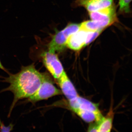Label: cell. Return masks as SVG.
Listing matches in <instances>:
<instances>
[{"label":"cell","mask_w":132,"mask_h":132,"mask_svg":"<svg viewBox=\"0 0 132 132\" xmlns=\"http://www.w3.org/2000/svg\"><path fill=\"white\" fill-rule=\"evenodd\" d=\"M8 74V77H2V81L9 83V86L0 93L9 91L13 94V100L8 114L9 117L20 100L28 98L38 90L42 82L43 73L36 69L35 65L32 64L22 66L17 73L13 74L9 73Z\"/></svg>","instance_id":"6da1fadb"},{"label":"cell","mask_w":132,"mask_h":132,"mask_svg":"<svg viewBox=\"0 0 132 132\" xmlns=\"http://www.w3.org/2000/svg\"><path fill=\"white\" fill-rule=\"evenodd\" d=\"M42 73L43 80L40 86L28 98V101L33 104L62 94L61 91L55 86L49 75L46 72Z\"/></svg>","instance_id":"7a4b0ae2"},{"label":"cell","mask_w":132,"mask_h":132,"mask_svg":"<svg viewBox=\"0 0 132 132\" xmlns=\"http://www.w3.org/2000/svg\"><path fill=\"white\" fill-rule=\"evenodd\" d=\"M80 24H69L61 31L56 32L48 45V51L53 53L61 52L67 46L68 38L80 29Z\"/></svg>","instance_id":"3957f363"},{"label":"cell","mask_w":132,"mask_h":132,"mask_svg":"<svg viewBox=\"0 0 132 132\" xmlns=\"http://www.w3.org/2000/svg\"><path fill=\"white\" fill-rule=\"evenodd\" d=\"M41 57L43 64L49 73L56 80L59 79L65 71L56 53L48 50L43 52Z\"/></svg>","instance_id":"277c9868"},{"label":"cell","mask_w":132,"mask_h":132,"mask_svg":"<svg viewBox=\"0 0 132 132\" xmlns=\"http://www.w3.org/2000/svg\"><path fill=\"white\" fill-rule=\"evenodd\" d=\"M57 81L62 93L64 95L68 101L79 96L77 90L65 71Z\"/></svg>","instance_id":"5b68a950"},{"label":"cell","mask_w":132,"mask_h":132,"mask_svg":"<svg viewBox=\"0 0 132 132\" xmlns=\"http://www.w3.org/2000/svg\"><path fill=\"white\" fill-rule=\"evenodd\" d=\"M71 109H79L92 111L96 113H101L97 104L93 103L87 99L78 96L69 101Z\"/></svg>","instance_id":"8992f818"},{"label":"cell","mask_w":132,"mask_h":132,"mask_svg":"<svg viewBox=\"0 0 132 132\" xmlns=\"http://www.w3.org/2000/svg\"><path fill=\"white\" fill-rule=\"evenodd\" d=\"M117 20L116 17L102 21H88L80 24V29L87 31H102L104 28L112 25Z\"/></svg>","instance_id":"52a82bcc"},{"label":"cell","mask_w":132,"mask_h":132,"mask_svg":"<svg viewBox=\"0 0 132 132\" xmlns=\"http://www.w3.org/2000/svg\"><path fill=\"white\" fill-rule=\"evenodd\" d=\"M88 31L80 29L69 37L67 46L70 49L75 51L80 50L85 46Z\"/></svg>","instance_id":"ba28073f"},{"label":"cell","mask_w":132,"mask_h":132,"mask_svg":"<svg viewBox=\"0 0 132 132\" xmlns=\"http://www.w3.org/2000/svg\"><path fill=\"white\" fill-rule=\"evenodd\" d=\"M77 3L89 12H92L111 6L113 0H78Z\"/></svg>","instance_id":"9c48e42d"},{"label":"cell","mask_w":132,"mask_h":132,"mask_svg":"<svg viewBox=\"0 0 132 132\" xmlns=\"http://www.w3.org/2000/svg\"><path fill=\"white\" fill-rule=\"evenodd\" d=\"M90 19L93 21H102L116 17L115 8L109 7L95 12H90Z\"/></svg>","instance_id":"30bf717a"},{"label":"cell","mask_w":132,"mask_h":132,"mask_svg":"<svg viewBox=\"0 0 132 132\" xmlns=\"http://www.w3.org/2000/svg\"><path fill=\"white\" fill-rule=\"evenodd\" d=\"M71 110L82 120L87 123L95 122L98 123L104 117L101 113H96L92 111L76 109H71Z\"/></svg>","instance_id":"8fae6325"},{"label":"cell","mask_w":132,"mask_h":132,"mask_svg":"<svg viewBox=\"0 0 132 132\" xmlns=\"http://www.w3.org/2000/svg\"><path fill=\"white\" fill-rule=\"evenodd\" d=\"M112 112L106 117H103L101 120L98 123V131L111 132L112 128Z\"/></svg>","instance_id":"7c38bea8"},{"label":"cell","mask_w":132,"mask_h":132,"mask_svg":"<svg viewBox=\"0 0 132 132\" xmlns=\"http://www.w3.org/2000/svg\"><path fill=\"white\" fill-rule=\"evenodd\" d=\"M102 31H88L86 39L85 42V46L89 45L98 37Z\"/></svg>","instance_id":"4fadbf2b"},{"label":"cell","mask_w":132,"mask_h":132,"mask_svg":"<svg viewBox=\"0 0 132 132\" xmlns=\"http://www.w3.org/2000/svg\"><path fill=\"white\" fill-rule=\"evenodd\" d=\"M120 10L125 13L130 12V4L131 0H119Z\"/></svg>","instance_id":"5bb4252c"},{"label":"cell","mask_w":132,"mask_h":132,"mask_svg":"<svg viewBox=\"0 0 132 132\" xmlns=\"http://www.w3.org/2000/svg\"><path fill=\"white\" fill-rule=\"evenodd\" d=\"M14 125L13 124H10L9 126H6L2 123L0 119V131L1 132H10L12 131Z\"/></svg>","instance_id":"9a60e30c"},{"label":"cell","mask_w":132,"mask_h":132,"mask_svg":"<svg viewBox=\"0 0 132 132\" xmlns=\"http://www.w3.org/2000/svg\"><path fill=\"white\" fill-rule=\"evenodd\" d=\"M95 123L92 124L90 125L88 128V131L89 132H98V123L95 122Z\"/></svg>","instance_id":"2e32d148"},{"label":"cell","mask_w":132,"mask_h":132,"mask_svg":"<svg viewBox=\"0 0 132 132\" xmlns=\"http://www.w3.org/2000/svg\"><path fill=\"white\" fill-rule=\"evenodd\" d=\"M0 69H2L3 71H5L8 74L9 73V72L6 69L5 67L3 66V65L2 63L1 62L0 60Z\"/></svg>","instance_id":"e0dca14e"}]
</instances>
